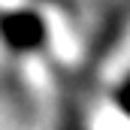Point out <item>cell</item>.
Instances as JSON below:
<instances>
[{
	"label": "cell",
	"instance_id": "6da1fadb",
	"mask_svg": "<svg viewBox=\"0 0 130 130\" xmlns=\"http://www.w3.org/2000/svg\"><path fill=\"white\" fill-rule=\"evenodd\" d=\"M115 103H118L121 112H127V115H130V76L118 85V91H115Z\"/></svg>",
	"mask_w": 130,
	"mask_h": 130
}]
</instances>
